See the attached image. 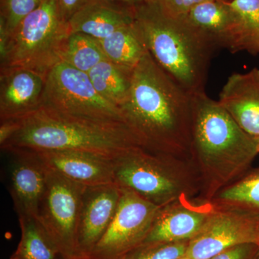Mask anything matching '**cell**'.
Returning a JSON list of instances; mask_svg holds the SVG:
<instances>
[{"label":"cell","instance_id":"6da1fadb","mask_svg":"<svg viewBox=\"0 0 259 259\" xmlns=\"http://www.w3.org/2000/svg\"><path fill=\"white\" fill-rule=\"evenodd\" d=\"M120 110L145 149L191 161L192 94L148 51L134 69L129 96Z\"/></svg>","mask_w":259,"mask_h":259},{"label":"cell","instance_id":"7a4b0ae2","mask_svg":"<svg viewBox=\"0 0 259 259\" xmlns=\"http://www.w3.org/2000/svg\"><path fill=\"white\" fill-rule=\"evenodd\" d=\"M192 108L191 162L200 180L197 199L210 202L251 169L259 153L258 141L205 91L192 94Z\"/></svg>","mask_w":259,"mask_h":259},{"label":"cell","instance_id":"3957f363","mask_svg":"<svg viewBox=\"0 0 259 259\" xmlns=\"http://www.w3.org/2000/svg\"><path fill=\"white\" fill-rule=\"evenodd\" d=\"M19 123L17 132L0 146L3 151H77L116 161L144 148L125 122L84 120L40 107Z\"/></svg>","mask_w":259,"mask_h":259},{"label":"cell","instance_id":"277c9868","mask_svg":"<svg viewBox=\"0 0 259 259\" xmlns=\"http://www.w3.org/2000/svg\"><path fill=\"white\" fill-rule=\"evenodd\" d=\"M135 22L156 64L186 91H204L215 48L184 18L166 14L156 0L136 8Z\"/></svg>","mask_w":259,"mask_h":259},{"label":"cell","instance_id":"5b68a950","mask_svg":"<svg viewBox=\"0 0 259 259\" xmlns=\"http://www.w3.org/2000/svg\"><path fill=\"white\" fill-rule=\"evenodd\" d=\"M115 179L116 185L160 207L197 199L201 190L192 162L142 147L115 161Z\"/></svg>","mask_w":259,"mask_h":259},{"label":"cell","instance_id":"8992f818","mask_svg":"<svg viewBox=\"0 0 259 259\" xmlns=\"http://www.w3.org/2000/svg\"><path fill=\"white\" fill-rule=\"evenodd\" d=\"M70 33L58 0H45L10 35L1 67L24 68L47 77L61 62V51Z\"/></svg>","mask_w":259,"mask_h":259},{"label":"cell","instance_id":"52a82bcc","mask_svg":"<svg viewBox=\"0 0 259 259\" xmlns=\"http://www.w3.org/2000/svg\"><path fill=\"white\" fill-rule=\"evenodd\" d=\"M41 107L76 118L125 123L120 108L99 95L88 73L64 62L47 75Z\"/></svg>","mask_w":259,"mask_h":259},{"label":"cell","instance_id":"ba28073f","mask_svg":"<svg viewBox=\"0 0 259 259\" xmlns=\"http://www.w3.org/2000/svg\"><path fill=\"white\" fill-rule=\"evenodd\" d=\"M47 169V190L39 207L37 221L61 254L66 259H74L80 256L76 236L87 186L69 180L49 168Z\"/></svg>","mask_w":259,"mask_h":259},{"label":"cell","instance_id":"9c48e42d","mask_svg":"<svg viewBox=\"0 0 259 259\" xmlns=\"http://www.w3.org/2000/svg\"><path fill=\"white\" fill-rule=\"evenodd\" d=\"M122 188L111 223L89 256L92 259H122L144 243L161 207L134 191Z\"/></svg>","mask_w":259,"mask_h":259},{"label":"cell","instance_id":"30bf717a","mask_svg":"<svg viewBox=\"0 0 259 259\" xmlns=\"http://www.w3.org/2000/svg\"><path fill=\"white\" fill-rule=\"evenodd\" d=\"M245 243L259 245V214L212 204L202 229L189 242L186 255L192 259H210Z\"/></svg>","mask_w":259,"mask_h":259},{"label":"cell","instance_id":"8fae6325","mask_svg":"<svg viewBox=\"0 0 259 259\" xmlns=\"http://www.w3.org/2000/svg\"><path fill=\"white\" fill-rule=\"evenodd\" d=\"M47 77L14 66L0 69V121L20 120L41 107Z\"/></svg>","mask_w":259,"mask_h":259},{"label":"cell","instance_id":"7c38bea8","mask_svg":"<svg viewBox=\"0 0 259 259\" xmlns=\"http://www.w3.org/2000/svg\"><path fill=\"white\" fill-rule=\"evenodd\" d=\"M122 194L116 184L87 187L83 194L76 245L79 255H90L115 216Z\"/></svg>","mask_w":259,"mask_h":259},{"label":"cell","instance_id":"4fadbf2b","mask_svg":"<svg viewBox=\"0 0 259 259\" xmlns=\"http://www.w3.org/2000/svg\"><path fill=\"white\" fill-rule=\"evenodd\" d=\"M10 192L18 216L37 219L47 186V169L36 155L25 150H10Z\"/></svg>","mask_w":259,"mask_h":259},{"label":"cell","instance_id":"5bb4252c","mask_svg":"<svg viewBox=\"0 0 259 259\" xmlns=\"http://www.w3.org/2000/svg\"><path fill=\"white\" fill-rule=\"evenodd\" d=\"M220 105L247 134L259 140V69L230 75L220 93Z\"/></svg>","mask_w":259,"mask_h":259},{"label":"cell","instance_id":"9a60e30c","mask_svg":"<svg viewBox=\"0 0 259 259\" xmlns=\"http://www.w3.org/2000/svg\"><path fill=\"white\" fill-rule=\"evenodd\" d=\"M211 207L210 202L198 199L161 207L144 243L190 241L202 229Z\"/></svg>","mask_w":259,"mask_h":259},{"label":"cell","instance_id":"2e32d148","mask_svg":"<svg viewBox=\"0 0 259 259\" xmlns=\"http://www.w3.org/2000/svg\"><path fill=\"white\" fill-rule=\"evenodd\" d=\"M32 152L47 168L76 183L87 187L115 184L112 160L77 151Z\"/></svg>","mask_w":259,"mask_h":259},{"label":"cell","instance_id":"e0dca14e","mask_svg":"<svg viewBox=\"0 0 259 259\" xmlns=\"http://www.w3.org/2000/svg\"><path fill=\"white\" fill-rule=\"evenodd\" d=\"M136 8L91 0L70 20V32H81L102 40L135 22Z\"/></svg>","mask_w":259,"mask_h":259},{"label":"cell","instance_id":"ac0fdd59","mask_svg":"<svg viewBox=\"0 0 259 259\" xmlns=\"http://www.w3.org/2000/svg\"><path fill=\"white\" fill-rule=\"evenodd\" d=\"M184 19L215 49H227L236 22L229 1L207 0L197 5Z\"/></svg>","mask_w":259,"mask_h":259},{"label":"cell","instance_id":"d6986e66","mask_svg":"<svg viewBox=\"0 0 259 259\" xmlns=\"http://www.w3.org/2000/svg\"><path fill=\"white\" fill-rule=\"evenodd\" d=\"M236 16L227 49L259 54V0L229 1Z\"/></svg>","mask_w":259,"mask_h":259},{"label":"cell","instance_id":"ffe728a7","mask_svg":"<svg viewBox=\"0 0 259 259\" xmlns=\"http://www.w3.org/2000/svg\"><path fill=\"white\" fill-rule=\"evenodd\" d=\"M134 71L105 59L88 74L99 95L120 108L129 96Z\"/></svg>","mask_w":259,"mask_h":259},{"label":"cell","instance_id":"44dd1931","mask_svg":"<svg viewBox=\"0 0 259 259\" xmlns=\"http://www.w3.org/2000/svg\"><path fill=\"white\" fill-rule=\"evenodd\" d=\"M107 59L134 69L148 52L136 22L99 40Z\"/></svg>","mask_w":259,"mask_h":259},{"label":"cell","instance_id":"7402d4cb","mask_svg":"<svg viewBox=\"0 0 259 259\" xmlns=\"http://www.w3.org/2000/svg\"><path fill=\"white\" fill-rule=\"evenodd\" d=\"M22 237L15 257L18 259H55L57 246L37 219L20 215Z\"/></svg>","mask_w":259,"mask_h":259},{"label":"cell","instance_id":"603a6c76","mask_svg":"<svg viewBox=\"0 0 259 259\" xmlns=\"http://www.w3.org/2000/svg\"><path fill=\"white\" fill-rule=\"evenodd\" d=\"M105 59L99 40L81 32L70 33L61 51V62L85 73Z\"/></svg>","mask_w":259,"mask_h":259},{"label":"cell","instance_id":"cb8c5ba5","mask_svg":"<svg viewBox=\"0 0 259 259\" xmlns=\"http://www.w3.org/2000/svg\"><path fill=\"white\" fill-rule=\"evenodd\" d=\"M210 202L259 214V168H251L239 180L220 191Z\"/></svg>","mask_w":259,"mask_h":259},{"label":"cell","instance_id":"d4e9b609","mask_svg":"<svg viewBox=\"0 0 259 259\" xmlns=\"http://www.w3.org/2000/svg\"><path fill=\"white\" fill-rule=\"evenodd\" d=\"M189 242H146L122 259H177L186 254Z\"/></svg>","mask_w":259,"mask_h":259},{"label":"cell","instance_id":"484cf974","mask_svg":"<svg viewBox=\"0 0 259 259\" xmlns=\"http://www.w3.org/2000/svg\"><path fill=\"white\" fill-rule=\"evenodd\" d=\"M44 2L45 0H0V21L4 23L9 38L20 22Z\"/></svg>","mask_w":259,"mask_h":259},{"label":"cell","instance_id":"4316f807","mask_svg":"<svg viewBox=\"0 0 259 259\" xmlns=\"http://www.w3.org/2000/svg\"><path fill=\"white\" fill-rule=\"evenodd\" d=\"M207 0H156L166 14L175 18H185L197 5Z\"/></svg>","mask_w":259,"mask_h":259},{"label":"cell","instance_id":"83f0119b","mask_svg":"<svg viewBox=\"0 0 259 259\" xmlns=\"http://www.w3.org/2000/svg\"><path fill=\"white\" fill-rule=\"evenodd\" d=\"M258 245L245 243L228 248L210 259H257Z\"/></svg>","mask_w":259,"mask_h":259},{"label":"cell","instance_id":"f1b7e54d","mask_svg":"<svg viewBox=\"0 0 259 259\" xmlns=\"http://www.w3.org/2000/svg\"><path fill=\"white\" fill-rule=\"evenodd\" d=\"M91 0H58L59 9L65 20L69 22L77 12Z\"/></svg>","mask_w":259,"mask_h":259},{"label":"cell","instance_id":"f546056e","mask_svg":"<svg viewBox=\"0 0 259 259\" xmlns=\"http://www.w3.org/2000/svg\"><path fill=\"white\" fill-rule=\"evenodd\" d=\"M0 146H3L17 132L19 120L0 121Z\"/></svg>","mask_w":259,"mask_h":259},{"label":"cell","instance_id":"4dcf8cb0","mask_svg":"<svg viewBox=\"0 0 259 259\" xmlns=\"http://www.w3.org/2000/svg\"><path fill=\"white\" fill-rule=\"evenodd\" d=\"M105 3H111L121 6L129 7V8H136L144 4L146 0H100Z\"/></svg>","mask_w":259,"mask_h":259},{"label":"cell","instance_id":"1f68e13d","mask_svg":"<svg viewBox=\"0 0 259 259\" xmlns=\"http://www.w3.org/2000/svg\"><path fill=\"white\" fill-rule=\"evenodd\" d=\"M74 259H92L88 255H80V256L76 257Z\"/></svg>","mask_w":259,"mask_h":259},{"label":"cell","instance_id":"d6a6232c","mask_svg":"<svg viewBox=\"0 0 259 259\" xmlns=\"http://www.w3.org/2000/svg\"><path fill=\"white\" fill-rule=\"evenodd\" d=\"M177 259H192V258H190V257H189V256H187V255L185 254V255H182V256H181V257H180V258H177Z\"/></svg>","mask_w":259,"mask_h":259},{"label":"cell","instance_id":"836d02e7","mask_svg":"<svg viewBox=\"0 0 259 259\" xmlns=\"http://www.w3.org/2000/svg\"><path fill=\"white\" fill-rule=\"evenodd\" d=\"M257 259H259V245H258V258Z\"/></svg>","mask_w":259,"mask_h":259},{"label":"cell","instance_id":"e575fe53","mask_svg":"<svg viewBox=\"0 0 259 259\" xmlns=\"http://www.w3.org/2000/svg\"><path fill=\"white\" fill-rule=\"evenodd\" d=\"M12 259H18V258H16V257H15V256H14V258H12Z\"/></svg>","mask_w":259,"mask_h":259},{"label":"cell","instance_id":"d590c367","mask_svg":"<svg viewBox=\"0 0 259 259\" xmlns=\"http://www.w3.org/2000/svg\"><path fill=\"white\" fill-rule=\"evenodd\" d=\"M227 1H231V0H227Z\"/></svg>","mask_w":259,"mask_h":259},{"label":"cell","instance_id":"8d00e7d4","mask_svg":"<svg viewBox=\"0 0 259 259\" xmlns=\"http://www.w3.org/2000/svg\"><path fill=\"white\" fill-rule=\"evenodd\" d=\"M258 144H259V140H258Z\"/></svg>","mask_w":259,"mask_h":259}]
</instances>
